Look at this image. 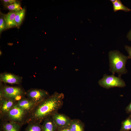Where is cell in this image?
Wrapping results in <instances>:
<instances>
[{"instance_id": "52a82bcc", "label": "cell", "mask_w": 131, "mask_h": 131, "mask_svg": "<svg viewBox=\"0 0 131 131\" xmlns=\"http://www.w3.org/2000/svg\"><path fill=\"white\" fill-rule=\"evenodd\" d=\"M22 77L5 72L0 74V82L4 84L20 85L22 82Z\"/></svg>"}, {"instance_id": "d6986e66", "label": "cell", "mask_w": 131, "mask_h": 131, "mask_svg": "<svg viewBox=\"0 0 131 131\" xmlns=\"http://www.w3.org/2000/svg\"><path fill=\"white\" fill-rule=\"evenodd\" d=\"M5 6L7 9L15 12L19 11L22 9L20 3L17 1L13 4L5 5Z\"/></svg>"}, {"instance_id": "484cf974", "label": "cell", "mask_w": 131, "mask_h": 131, "mask_svg": "<svg viewBox=\"0 0 131 131\" xmlns=\"http://www.w3.org/2000/svg\"><path fill=\"white\" fill-rule=\"evenodd\" d=\"M115 0H110V1H111L112 3L114 2L115 1Z\"/></svg>"}, {"instance_id": "4fadbf2b", "label": "cell", "mask_w": 131, "mask_h": 131, "mask_svg": "<svg viewBox=\"0 0 131 131\" xmlns=\"http://www.w3.org/2000/svg\"><path fill=\"white\" fill-rule=\"evenodd\" d=\"M42 125V131H56L57 127L51 117L44 120Z\"/></svg>"}, {"instance_id": "83f0119b", "label": "cell", "mask_w": 131, "mask_h": 131, "mask_svg": "<svg viewBox=\"0 0 131 131\" xmlns=\"http://www.w3.org/2000/svg\"><path fill=\"white\" fill-rule=\"evenodd\" d=\"M0 131H3L1 129H0Z\"/></svg>"}, {"instance_id": "2e32d148", "label": "cell", "mask_w": 131, "mask_h": 131, "mask_svg": "<svg viewBox=\"0 0 131 131\" xmlns=\"http://www.w3.org/2000/svg\"><path fill=\"white\" fill-rule=\"evenodd\" d=\"M112 3L113 10L115 12L120 10H123L126 12L131 11V9L123 5L120 0H115Z\"/></svg>"}, {"instance_id": "603a6c76", "label": "cell", "mask_w": 131, "mask_h": 131, "mask_svg": "<svg viewBox=\"0 0 131 131\" xmlns=\"http://www.w3.org/2000/svg\"><path fill=\"white\" fill-rule=\"evenodd\" d=\"M59 131H70L68 126L59 128Z\"/></svg>"}, {"instance_id": "7402d4cb", "label": "cell", "mask_w": 131, "mask_h": 131, "mask_svg": "<svg viewBox=\"0 0 131 131\" xmlns=\"http://www.w3.org/2000/svg\"><path fill=\"white\" fill-rule=\"evenodd\" d=\"M125 48L129 54V57L131 59V47L129 46L126 45Z\"/></svg>"}, {"instance_id": "7c38bea8", "label": "cell", "mask_w": 131, "mask_h": 131, "mask_svg": "<svg viewBox=\"0 0 131 131\" xmlns=\"http://www.w3.org/2000/svg\"><path fill=\"white\" fill-rule=\"evenodd\" d=\"M16 12L11 11L6 14H3V17L6 24V29L16 27L15 21Z\"/></svg>"}, {"instance_id": "e0dca14e", "label": "cell", "mask_w": 131, "mask_h": 131, "mask_svg": "<svg viewBox=\"0 0 131 131\" xmlns=\"http://www.w3.org/2000/svg\"><path fill=\"white\" fill-rule=\"evenodd\" d=\"M25 13V10L24 8H22L20 11L16 12L15 21L16 25V27L18 28L24 19Z\"/></svg>"}, {"instance_id": "8992f818", "label": "cell", "mask_w": 131, "mask_h": 131, "mask_svg": "<svg viewBox=\"0 0 131 131\" xmlns=\"http://www.w3.org/2000/svg\"><path fill=\"white\" fill-rule=\"evenodd\" d=\"M26 98L36 104L50 96L46 91L37 88H32L28 90L26 92Z\"/></svg>"}, {"instance_id": "44dd1931", "label": "cell", "mask_w": 131, "mask_h": 131, "mask_svg": "<svg viewBox=\"0 0 131 131\" xmlns=\"http://www.w3.org/2000/svg\"><path fill=\"white\" fill-rule=\"evenodd\" d=\"M2 1L5 5H7L13 4L17 1L16 0H3Z\"/></svg>"}, {"instance_id": "cb8c5ba5", "label": "cell", "mask_w": 131, "mask_h": 131, "mask_svg": "<svg viewBox=\"0 0 131 131\" xmlns=\"http://www.w3.org/2000/svg\"><path fill=\"white\" fill-rule=\"evenodd\" d=\"M126 110L128 113H131V102L126 108Z\"/></svg>"}, {"instance_id": "ac0fdd59", "label": "cell", "mask_w": 131, "mask_h": 131, "mask_svg": "<svg viewBox=\"0 0 131 131\" xmlns=\"http://www.w3.org/2000/svg\"><path fill=\"white\" fill-rule=\"evenodd\" d=\"M131 131V115L122 122L120 131Z\"/></svg>"}, {"instance_id": "4316f807", "label": "cell", "mask_w": 131, "mask_h": 131, "mask_svg": "<svg viewBox=\"0 0 131 131\" xmlns=\"http://www.w3.org/2000/svg\"><path fill=\"white\" fill-rule=\"evenodd\" d=\"M2 54V52L1 51V50L0 51V55L1 56V55Z\"/></svg>"}, {"instance_id": "5b68a950", "label": "cell", "mask_w": 131, "mask_h": 131, "mask_svg": "<svg viewBox=\"0 0 131 131\" xmlns=\"http://www.w3.org/2000/svg\"><path fill=\"white\" fill-rule=\"evenodd\" d=\"M98 83L101 86L106 89L115 87H123L126 86L125 82L121 77H116L113 74L108 75L105 74L103 78L99 81Z\"/></svg>"}, {"instance_id": "5bb4252c", "label": "cell", "mask_w": 131, "mask_h": 131, "mask_svg": "<svg viewBox=\"0 0 131 131\" xmlns=\"http://www.w3.org/2000/svg\"><path fill=\"white\" fill-rule=\"evenodd\" d=\"M70 131H84V126L80 120L74 119L71 120L68 126Z\"/></svg>"}, {"instance_id": "30bf717a", "label": "cell", "mask_w": 131, "mask_h": 131, "mask_svg": "<svg viewBox=\"0 0 131 131\" xmlns=\"http://www.w3.org/2000/svg\"><path fill=\"white\" fill-rule=\"evenodd\" d=\"M36 104L27 98L25 97L17 101L16 105L29 114Z\"/></svg>"}, {"instance_id": "277c9868", "label": "cell", "mask_w": 131, "mask_h": 131, "mask_svg": "<svg viewBox=\"0 0 131 131\" xmlns=\"http://www.w3.org/2000/svg\"><path fill=\"white\" fill-rule=\"evenodd\" d=\"M26 93L20 86H10L0 83V97L17 101L25 97Z\"/></svg>"}, {"instance_id": "7a4b0ae2", "label": "cell", "mask_w": 131, "mask_h": 131, "mask_svg": "<svg viewBox=\"0 0 131 131\" xmlns=\"http://www.w3.org/2000/svg\"><path fill=\"white\" fill-rule=\"evenodd\" d=\"M108 56L109 70L113 74L117 73L119 76L121 77L122 75L127 73L125 65L127 60L130 58L128 56L124 55L117 50L110 51Z\"/></svg>"}, {"instance_id": "ba28073f", "label": "cell", "mask_w": 131, "mask_h": 131, "mask_svg": "<svg viewBox=\"0 0 131 131\" xmlns=\"http://www.w3.org/2000/svg\"><path fill=\"white\" fill-rule=\"evenodd\" d=\"M51 117L59 128L69 126L72 120L65 115L57 112Z\"/></svg>"}, {"instance_id": "3957f363", "label": "cell", "mask_w": 131, "mask_h": 131, "mask_svg": "<svg viewBox=\"0 0 131 131\" xmlns=\"http://www.w3.org/2000/svg\"><path fill=\"white\" fill-rule=\"evenodd\" d=\"M29 113L16 105L7 113L0 116L1 120L15 123L22 126L27 123Z\"/></svg>"}, {"instance_id": "6da1fadb", "label": "cell", "mask_w": 131, "mask_h": 131, "mask_svg": "<svg viewBox=\"0 0 131 131\" xmlns=\"http://www.w3.org/2000/svg\"><path fill=\"white\" fill-rule=\"evenodd\" d=\"M64 98L63 93L55 92L36 104L29 114L27 123L32 121L41 123L46 118L51 117L62 107Z\"/></svg>"}, {"instance_id": "9a60e30c", "label": "cell", "mask_w": 131, "mask_h": 131, "mask_svg": "<svg viewBox=\"0 0 131 131\" xmlns=\"http://www.w3.org/2000/svg\"><path fill=\"white\" fill-rule=\"evenodd\" d=\"M41 123L37 121L29 122L25 131H42V125Z\"/></svg>"}, {"instance_id": "9c48e42d", "label": "cell", "mask_w": 131, "mask_h": 131, "mask_svg": "<svg viewBox=\"0 0 131 131\" xmlns=\"http://www.w3.org/2000/svg\"><path fill=\"white\" fill-rule=\"evenodd\" d=\"M17 101L0 97V116L7 113L16 105Z\"/></svg>"}, {"instance_id": "8fae6325", "label": "cell", "mask_w": 131, "mask_h": 131, "mask_svg": "<svg viewBox=\"0 0 131 131\" xmlns=\"http://www.w3.org/2000/svg\"><path fill=\"white\" fill-rule=\"evenodd\" d=\"M1 129L3 131H20L22 125L17 123L1 120Z\"/></svg>"}, {"instance_id": "ffe728a7", "label": "cell", "mask_w": 131, "mask_h": 131, "mask_svg": "<svg viewBox=\"0 0 131 131\" xmlns=\"http://www.w3.org/2000/svg\"><path fill=\"white\" fill-rule=\"evenodd\" d=\"M5 29H6V26L5 21L3 17H0V33Z\"/></svg>"}, {"instance_id": "d4e9b609", "label": "cell", "mask_w": 131, "mask_h": 131, "mask_svg": "<svg viewBox=\"0 0 131 131\" xmlns=\"http://www.w3.org/2000/svg\"><path fill=\"white\" fill-rule=\"evenodd\" d=\"M127 37L129 41H131V29L128 33Z\"/></svg>"}]
</instances>
